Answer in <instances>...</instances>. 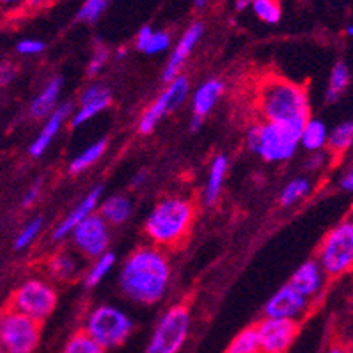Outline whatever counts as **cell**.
I'll use <instances>...</instances> for the list:
<instances>
[{"label": "cell", "instance_id": "cell-1", "mask_svg": "<svg viewBox=\"0 0 353 353\" xmlns=\"http://www.w3.org/2000/svg\"><path fill=\"white\" fill-rule=\"evenodd\" d=\"M171 281V268L165 255L157 248H139L125 260L120 287L128 299L139 304L162 301Z\"/></svg>", "mask_w": 353, "mask_h": 353}, {"label": "cell", "instance_id": "cell-2", "mask_svg": "<svg viewBox=\"0 0 353 353\" xmlns=\"http://www.w3.org/2000/svg\"><path fill=\"white\" fill-rule=\"evenodd\" d=\"M256 109L264 121L303 128L310 118V99L301 85L280 76H271L260 83Z\"/></svg>", "mask_w": 353, "mask_h": 353}, {"label": "cell", "instance_id": "cell-3", "mask_svg": "<svg viewBox=\"0 0 353 353\" xmlns=\"http://www.w3.org/2000/svg\"><path fill=\"white\" fill-rule=\"evenodd\" d=\"M195 218V206L185 197H167L148 214L144 230L159 246H176L188 236Z\"/></svg>", "mask_w": 353, "mask_h": 353}, {"label": "cell", "instance_id": "cell-4", "mask_svg": "<svg viewBox=\"0 0 353 353\" xmlns=\"http://www.w3.org/2000/svg\"><path fill=\"white\" fill-rule=\"evenodd\" d=\"M299 134L301 128L297 127L262 121L250 128L246 143L253 153L268 162H285L297 152Z\"/></svg>", "mask_w": 353, "mask_h": 353}, {"label": "cell", "instance_id": "cell-5", "mask_svg": "<svg viewBox=\"0 0 353 353\" xmlns=\"http://www.w3.org/2000/svg\"><path fill=\"white\" fill-rule=\"evenodd\" d=\"M132 329L134 322L130 316L120 307L109 306V304L95 307L88 314L85 323V332L104 350L123 345L128 336L132 334Z\"/></svg>", "mask_w": 353, "mask_h": 353}, {"label": "cell", "instance_id": "cell-6", "mask_svg": "<svg viewBox=\"0 0 353 353\" xmlns=\"http://www.w3.org/2000/svg\"><path fill=\"white\" fill-rule=\"evenodd\" d=\"M319 264L325 276H338L350 272L353 265V221L345 220L334 227L319 250Z\"/></svg>", "mask_w": 353, "mask_h": 353}, {"label": "cell", "instance_id": "cell-7", "mask_svg": "<svg viewBox=\"0 0 353 353\" xmlns=\"http://www.w3.org/2000/svg\"><path fill=\"white\" fill-rule=\"evenodd\" d=\"M190 332V311L185 304L172 306L162 314L146 346V353H179Z\"/></svg>", "mask_w": 353, "mask_h": 353}, {"label": "cell", "instance_id": "cell-8", "mask_svg": "<svg viewBox=\"0 0 353 353\" xmlns=\"http://www.w3.org/2000/svg\"><path fill=\"white\" fill-rule=\"evenodd\" d=\"M57 303H59L57 290L41 278H32L16 288L9 307L21 314H27L28 319L35 322L43 323L44 320L50 319V314L57 307Z\"/></svg>", "mask_w": 353, "mask_h": 353}, {"label": "cell", "instance_id": "cell-9", "mask_svg": "<svg viewBox=\"0 0 353 353\" xmlns=\"http://www.w3.org/2000/svg\"><path fill=\"white\" fill-rule=\"evenodd\" d=\"M41 341V323L14 310L0 313V343L4 353H34Z\"/></svg>", "mask_w": 353, "mask_h": 353}, {"label": "cell", "instance_id": "cell-10", "mask_svg": "<svg viewBox=\"0 0 353 353\" xmlns=\"http://www.w3.org/2000/svg\"><path fill=\"white\" fill-rule=\"evenodd\" d=\"M188 92H190V85H188V79L179 74L174 79L169 81L167 88L163 90V94H160L155 99L150 108L143 113L139 120V132L141 134H150L155 130V127L159 125V121L165 117L167 113H171L174 109H178L183 102L187 101Z\"/></svg>", "mask_w": 353, "mask_h": 353}, {"label": "cell", "instance_id": "cell-11", "mask_svg": "<svg viewBox=\"0 0 353 353\" xmlns=\"http://www.w3.org/2000/svg\"><path fill=\"white\" fill-rule=\"evenodd\" d=\"M255 329L259 334L260 353H287L297 336L299 325L295 320L265 316L259 325H255Z\"/></svg>", "mask_w": 353, "mask_h": 353}, {"label": "cell", "instance_id": "cell-12", "mask_svg": "<svg viewBox=\"0 0 353 353\" xmlns=\"http://www.w3.org/2000/svg\"><path fill=\"white\" fill-rule=\"evenodd\" d=\"M74 245L78 246L79 252L86 256H94L108 252L109 246V225L102 220L99 214H90L88 218L79 223L76 229L70 232Z\"/></svg>", "mask_w": 353, "mask_h": 353}, {"label": "cell", "instance_id": "cell-13", "mask_svg": "<svg viewBox=\"0 0 353 353\" xmlns=\"http://www.w3.org/2000/svg\"><path fill=\"white\" fill-rule=\"evenodd\" d=\"M306 297H303L299 292H295L290 285H285L268 301L264 311L268 319L297 320L306 311Z\"/></svg>", "mask_w": 353, "mask_h": 353}, {"label": "cell", "instance_id": "cell-14", "mask_svg": "<svg viewBox=\"0 0 353 353\" xmlns=\"http://www.w3.org/2000/svg\"><path fill=\"white\" fill-rule=\"evenodd\" d=\"M202 34H204V25H202L201 21L190 25V27L185 30V34L181 35V39L176 44L174 51H172L169 60H167L165 69H163V79H165L167 83L181 74L183 65H185V62H187V59L190 57L192 51H194V48L197 46V43L201 41Z\"/></svg>", "mask_w": 353, "mask_h": 353}, {"label": "cell", "instance_id": "cell-15", "mask_svg": "<svg viewBox=\"0 0 353 353\" xmlns=\"http://www.w3.org/2000/svg\"><path fill=\"white\" fill-rule=\"evenodd\" d=\"M111 105V92L101 85H92L83 92L81 101H79V108L76 109V113L70 118V125L74 128L81 127L86 121L101 114L102 111Z\"/></svg>", "mask_w": 353, "mask_h": 353}, {"label": "cell", "instance_id": "cell-16", "mask_svg": "<svg viewBox=\"0 0 353 353\" xmlns=\"http://www.w3.org/2000/svg\"><path fill=\"white\" fill-rule=\"evenodd\" d=\"M323 281H325V272L320 268L319 260H307L292 274L288 285L310 301L322 290Z\"/></svg>", "mask_w": 353, "mask_h": 353}, {"label": "cell", "instance_id": "cell-17", "mask_svg": "<svg viewBox=\"0 0 353 353\" xmlns=\"http://www.w3.org/2000/svg\"><path fill=\"white\" fill-rule=\"evenodd\" d=\"M70 113H72V104H70V102H65V104L54 108L53 113L48 117V121L44 123V127L41 128L39 136L32 141L30 150H28L32 157H41L46 153L50 144L53 143L54 136L60 132V128L65 123L67 118L70 117Z\"/></svg>", "mask_w": 353, "mask_h": 353}, {"label": "cell", "instance_id": "cell-18", "mask_svg": "<svg viewBox=\"0 0 353 353\" xmlns=\"http://www.w3.org/2000/svg\"><path fill=\"white\" fill-rule=\"evenodd\" d=\"M101 195H102L101 187L90 192V194L86 195L81 202H79L78 206L74 208V210L70 211V213L67 214L62 221H60L59 227L54 229L53 239L60 241V239H63V237L70 236V232H72V230L76 229V227H78L79 223L85 220V218H88L90 214H94V211L99 208Z\"/></svg>", "mask_w": 353, "mask_h": 353}, {"label": "cell", "instance_id": "cell-19", "mask_svg": "<svg viewBox=\"0 0 353 353\" xmlns=\"http://www.w3.org/2000/svg\"><path fill=\"white\" fill-rule=\"evenodd\" d=\"M223 90H225V85H223L221 79H208L206 83H202V85L195 90L194 97H192L194 117L204 120V118L211 113V109L214 108V104L220 101Z\"/></svg>", "mask_w": 353, "mask_h": 353}, {"label": "cell", "instance_id": "cell-20", "mask_svg": "<svg viewBox=\"0 0 353 353\" xmlns=\"http://www.w3.org/2000/svg\"><path fill=\"white\" fill-rule=\"evenodd\" d=\"M63 86V78L62 76H57V78L50 79L48 85L44 86L43 92H41L37 97L32 101L30 104V113L35 118H48L54 111L57 104H59L60 92H62Z\"/></svg>", "mask_w": 353, "mask_h": 353}, {"label": "cell", "instance_id": "cell-21", "mask_svg": "<svg viewBox=\"0 0 353 353\" xmlns=\"http://www.w3.org/2000/svg\"><path fill=\"white\" fill-rule=\"evenodd\" d=\"M327 136H329V130L322 120L307 118L301 128L299 146H303L310 153L323 152V148H327Z\"/></svg>", "mask_w": 353, "mask_h": 353}, {"label": "cell", "instance_id": "cell-22", "mask_svg": "<svg viewBox=\"0 0 353 353\" xmlns=\"http://www.w3.org/2000/svg\"><path fill=\"white\" fill-rule=\"evenodd\" d=\"M99 210H101L99 216L108 225H120V223H125L132 214V202L123 197V195H113V197L105 199L99 206Z\"/></svg>", "mask_w": 353, "mask_h": 353}, {"label": "cell", "instance_id": "cell-23", "mask_svg": "<svg viewBox=\"0 0 353 353\" xmlns=\"http://www.w3.org/2000/svg\"><path fill=\"white\" fill-rule=\"evenodd\" d=\"M227 171H229V160H227V157H214L213 163H211L210 176H208L206 188H204V202H206L208 206L214 204L218 201V197H220L223 183H225Z\"/></svg>", "mask_w": 353, "mask_h": 353}, {"label": "cell", "instance_id": "cell-24", "mask_svg": "<svg viewBox=\"0 0 353 353\" xmlns=\"http://www.w3.org/2000/svg\"><path fill=\"white\" fill-rule=\"evenodd\" d=\"M171 46V37L167 32H157L152 27H143L137 34V50L148 54H159Z\"/></svg>", "mask_w": 353, "mask_h": 353}, {"label": "cell", "instance_id": "cell-25", "mask_svg": "<svg viewBox=\"0 0 353 353\" xmlns=\"http://www.w3.org/2000/svg\"><path fill=\"white\" fill-rule=\"evenodd\" d=\"M48 269H50V274L53 278L60 281H67L78 276L79 264L78 259L70 255L69 252H60L51 256L50 262H48Z\"/></svg>", "mask_w": 353, "mask_h": 353}, {"label": "cell", "instance_id": "cell-26", "mask_svg": "<svg viewBox=\"0 0 353 353\" xmlns=\"http://www.w3.org/2000/svg\"><path fill=\"white\" fill-rule=\"evenodd\" d=\"M352 79L350 67L345 62H338L332 67L329 76V85H327V101L336 102L346 92Z\"/></svg>", "mask_w": 353, "mask_h": 353}, {"label": "cell", "instance_id": "cell-27", "mask_svg": "<svg viewBox=\"0 0 353 353\" xmlns=\"http://www.w3.org/2000/svg\"><path fill=\"white\" fill-rule=\"evenodd\" d=\"M105 146H108V143H105L104 139L95 141V143H92L90 146H86L85 150H83V152L72 160V162H70L69 171L72 172V174L85 172L86 169H90V167L94 165V163L97 162L102 155H104Z\"/></svg>", "mask_w": 353, "mask_h": 353}, {"label": "cell", "instance_id": "cell-28", "mask_svg": "<svg viewBox=\"0 0 353 353\" xmlns=\"http://www.w3.org/2000/svg\"><path fill=\"white\" fill-rule=\"evenodd\" d=\"M353 143V123L352 121H343L336 125L327 136V146L332 153H345L352 148Z\"/></svg>", "mask_w": 353, "mask_h": 353}, {"label": "cell", "instance_id": "cell-29", "mask_svg": "<svg viewBox=\"0 0 353 353\" xmlns=\"http://www.w3.org/2000/svg\"><path fill=\"white\" fill-rule=\"evenodd\" d=\"M114 264H117V256H114V253L105 252L102 253V255H99L97 259H95L94 265L88 269V272H86L85 276L86 287H95V285L101 283L105 276L111 272V269L114 268Z\"/></svg>", "mask_w": 353, "mask_h": 353}, {"label": "cell", "instance_id": "cell-30", "mask_svg": "<svg viewBox=\"0 0 353 353\" xmlns=\"http://www.w3.org/2000/svg\"><path fill=\"white\" fill-rule=\"evenodd\" d=\"M225 353H260L259 334H256L255 327L241 330L236 338L230 341Z\"/></svg>", "mask_w": 353, "mask_h": 353}, {"label": "cell", "instance_id": "cell-31", "mask_svg": "<svg viewBox=\"0 0 353 353\" xmlns=\"http://www.w3.org/2000/svg\"><path fill=\"white\" fill-rule=\"evenodd\" d=\"M252 9L260 21L268 25H276L281 20L280 0H252Z\"/></svg>", "mask_w": 353, "mask_h": 353}, {"label": "cell", "instance_id": "cell-32", "mask_svg": "<svg viewBox=\"0 0 353 353\" xmlns=\"http://www.w3.org/2000/svg\"><path fill=\"white\" fill-rule=\"evenodd\" d=\"M311 192V183L306 178H295L288 183L281 192V204L283 206H294L295 202L303 201Z\"/></svg>", "mask_w": 353, "mask_h": 353}, {"label": "cell", "instance_id": "cell-33", "mask_svg": "<svg viewBox=\"0 0 353 353\" xmlns=\"http://www.w3.org/2000/svg\"><path fill=\"white\" fill-rule=\"evenodd\" d=\"M63 353H105V350L83 330V332L74 334L72 338L67 341Z\"/></svg>", "mask_w": 353, "mask_h": 353}, {"label": "cell", "instance_id": "cell-34", "mask_svg": "<svg viewBox=\"0 0 353 353\" xmlns=\"http://www.w3.org/2000/svg\"><path fill=\"white\" fill-rule=\"evenodd\" d=\"M41 230H43V218H35V220H32L30 223H27V225L21 229V232L18 234V237H16L14 241V248L16 250L28 248V246H30L37 237H39Z\"/></svg>", "mask_w": 353, "mask_h": 353}, {"label": "cell", "instance_id": "cell-35", "mask_svg": "<svg viewBox=\"0 0 353 353\" xmlns=\"http://www.w3.org/2000/svg\"><path fill=\"white\" fill-rule=\"evenodd\" d=\"M109 0H85V4L81 6L78 12L79 21H88V23H94L102 16V12L108 8Z\"/></svg>", "mask_w": 353, "mask_h": 353}, {"label": "cell", "instance_id": "cell-36", "mask_svg": "<svg viewBox=\"0 0 353 353\" xmlns=\"http://www.w3.org/2000/svg\"><path fill=\"white\" fill-rule=\"evenodd\" d=\"M16 51L23 54V57H35V54H39L44 51V43L37 39H23L18 43Z\"/></svg>", "mask_w": 353, "mask_h": 353}, {"label": "cell", "instance_id": "cell-37", "mask_svg": "<svg viewBox=\"0 0 353 353\" xmlns=\"http://www.w3.org/2000/svg\"><path fill=\"white\" fill-rule=\"evenodd\" d=\"M108 59H109L108 50H105V48H97L94 53V57H92V60H90V63H88L90 76H97V74L104 69Z\"/></svg>", "mask_w": 353, "mask_h": 353}, {"label": "cell", "instance_id": "cell-38", "mask_svg": "<svg viewBox=\"0 0 353 353\" xmlns=\"http://www.w3.org/2000/svg\"><path fill=\"white\" fill-rule=\"evenodd\" d=\"M16 67L12 63H0V86H8L16 78Z\"/></svg>", "mask_w": 353, "mask_h": 353}, {"label": "cell", "instance_id": "cell-39", "mask_svg": "<svg viewBox=\"0 0 353 353\" xmlns=\"http://www.w3.org/2000/svg\"><path fill=\"white\" fill-rule=\"evenodd\" d=\"M39 194H41V183H35V185H32V187L28 188L27 194L23 195V206L25 208L32 206V204L39 199Z\"/></svg>", "mask_w": 353, "mask_h": 353}, {"label": "cell", "instance_id": "cell-40", "mask_svg": "<svg viewBox=\"0 0 353 353\" xmlns=\"http://www.w3.org/2000/svg\"><path fill=\"white\" fill-rule=\"evenodd\" d=\"M339 185H341V188L345 192H352L353 190V172L348 171L346 174H343Z\"/></svg>", "mask_w": 353, "mask_h": 353}, {"label": "cell", "instance_id": "cell-41", "mask_svg": "<svg viewBox=\"0 0 353 353\" xmlns=\"http://www.w3.org/2000/svg\"><path fill=\"white\" fill-rule=\"evenodd\" d=\"M23 0H0V8L2 9H14L21 4Z\"/></svg>", "mask_w": 353, "mask_h": 353}, {"label": "cell", "instance_id": "cell-42", "mask_svg": "<svg viewBox=\"0 0 353 353\" xmlns=\"http://www.w3.org/2000/svg\"><path fill=\"white\" fill-rule=\"evenodd\" d=\"M250 4H252V0H236V8L239 9V11L246 9Z\"/></svg>", "mask_w": 353, "mask_h": 353}, {"label": "cell", "instance_id": "cell-43", "mask_svg": "<svg viewBox=\"0 0 353 353\" xmlns=\"http://www.w3.org/2000/svg\"><path fill=\"white\" fill-rule=\"evenodd\" d=\"M208 2H210V0H195V6H197V8H204Z\"/></svg>", "mask_w": 353, "mask_h": 353}, {"label": "cell", "instance_id": "cell-44", "mask_svg": "<svg viewBox=\"0 0 353 353\" xmlns=\"http://www.w3.org/2000/svg\"><path fill=\"white\" fill-rule=\"evenodd\" d=\"M329 353H346V352H345V350L341 348V346H336V348H332V350H330Z\"/></svg>", "mask_w": 353, "mask_h": 353}, {"label": "cell", "instance_id": "cell-45", "mask_svg": "<svg viewBox=\"0 0 353 353\" xmlns=\"http://www.w3.org/2000/svg\"><path fill=\"white\" fill-rule=\"evenodd\" d=\"M346 34H348V35H352V34H353V28H352V27H348V28H346Z\"/></svg>", "mask_w": 353, "mask_h": 353}, {"label": "cell", "instance_id": "cell-46", "mask_svg": "<svg viewBox=\"0 0 353 353\" xmlns=\"http://www.w3.org/2000/svg\"><path fill=\"white\" fill-rule=\"evenodd\" d=\"M0 353H4V348H2V343H0Z\"/></svg>", "mask_w": 353, "mask_h": 353}]
</instances>
